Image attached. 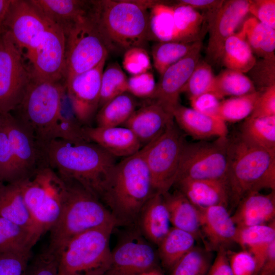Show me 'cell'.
<instances>
[{"instance_id":"obj_1","label":"cell","mask_w":275,"mask_h":275,"mask_svg":"<svg viewBox=\"0 0 275 275\" xmlns=\"http://www.w3.org/2000/svg\"><path fill=\"white\" fill-rule=\"evenodd\" d=\"M42 149L48 166L65 182L77 184L101 200L116 157L92 142L72 144L55 139Z\"/></svg>"},{"instance_id":"obj_6","label":"cell","mask_w":275,"mask_h":275,"mask_svg":"<svg viewBox=\"0 0 275 275\" xmlns=\"http://www.w3.org/2000/svg\"><path fill=\"white\" fill-rule=\"evenodd\" d=\"M32 216L37 240L50 231L59 219L68 193V185L49 166L42 167L31 177L18 181Z\"/></svg>"},{"instance_id":"obj_37","label":"cell","mask_w":275,"mask_h":275,"mask_svg":"<svg viewBox=\"0 0 275 275\" xmlns=\"http://www.w3.org/2000/svg\"><path fill=\"white\" fill-rule=\"evenodd\" d=\"M36 242L29 230L0 216V253L31 251Z\"/></svg>"},{"instance_id":"obj_27","label":"cell","mask_w":275,"mask_h":275,"mask_svg":"<svg viewBox=\"0 0 275 275\" xmlns=\"http://www.w3.org/2000/svg\"><path fill=\"white\" fill-rule=\"evenodd\" d=\"M171 224L173 227L192 234L197 240H202L199 209L179 190L162 194Z\"/></svg>"},{"instance_id":"obj_52","label":"cell","mask_w":275,"mask_h":275,"mask_svg":"<svg viewBox=\"0 0 275 275\" xmlns=\"http://www.w3.org/2000/svg\"><path fill=\"white\" fill-rule=\"evenodd\" d=\"M249 12L260 22L275 29L274 0H249Z\"/></svg>"},{"instance_id":"obj_34","label":"cell","mask_w":275,"mask_h":275,"mask_svg":"<svg viewBox=\"0 0 275 275\" xmlns=\"http://www.w3.org/2000/svg\"><path fill=\"white\" fill-rule=\"evenodd\" d=\"M137 106L136 98L125 92L100 107L96 114V126H121L129 119Z\"/></svg>"},{"instance_id":"obj_60","label":"cell","mask_w":275,"mask_h":275,"mask_svg":"<svg viewBox=\"0 0 275 275\" xmlns=\"http://www.w3.org/2000/svg\"><path fill=\"white\" fill-rule=\"evenodd\" d=\"M3 184V183L2 182V181L0 179V186Z\"/></svg>"},{"instance_id":"obj_51","label":"cell","mask_w":275,"mask_h":275,"mask_svg":"<svg viewBox=\"0 0 275 275\" xmlns=\"http://www.w3.org/2000/svg\"><path fill=\"white\" fill-rule=\"evenodd\" d=\"M227 252L233 275H256V262L251 253L244 250Z\"/></svg>"},{"instance_id":"obj_15","label":"cell","mask_w":275,"mask_h":275,"mask_svg":"<svg viewBox=\"0 0 275 275\" xmlns=\"http://www.w3.org/2000/svg\"><path fill=\"white\" fill-rule=\"evenodd\" d=\"M0 127L9 139L21 180L31 177L40 168L48 166L42 148L33 133L11 113L0 114Z\"/></svg>"},{"instance_id":"obj_57","label":"cell","mask_w":275,"mask_h":275,"mask_svg":"<svg viewBox=\"0 0 275 275\" xmlns=\"http://www.w3.org/2000/svg\"><path fill=\"white\" fill-rule=\"evenodd\" d=\"M178 3L188 5L195 10L202 9L208 11L219 7L224 2L219 0H181Z\"/></svg>"},{"instance_id":"obj_45","label":"cell","mask_w":275,"mask_h":275,"mask_svg":"<svg viewBox=\"0 0 275 275\" xmlns=\"http://www.w3.org/2000/svg\"><path fill=\"white\" fill-rule=\"evenodd\" d=\"M0 179L4 183L21 180L8 136L0 127Z\"/></svg>"},{"instance_id":"obj_58","label":"cell","mask_w":275,"mask_h":275,"mask_svg":"<svg viewBox=\"0 0 275 275\" xmlns=\"http://www.w3.org/2000/svg\"><path fill=\"white\" fill-rule=\"evenodd\" d=\"M12 0H0V34L4 31V22Z\"/></svg>"},{"instance_id":"obj_9","label":"cell","mask_w":275,"mask_h":275,"mask_svg":"<svg viewBox=\"0 0 275 275\" xmlns=\"http://www.w3.org/2000/svg\"><path fill=\"white\" fill-rule=\"evenodd\" d=\"M186 143L174 120L160 135L142 147L155 193L162 195L174 185Z\"/></svg>"},{"instance_id":"obj_55","label":"cell","mask_w":275,"mask_h":275,"mask_svg":"<svg viewBox=\"0 0 275 275\" xmlns=\"http://www.w3.org/2000/svg\"><path fill=\"white\" fill-rule=\"evenodd\" d=\"M227 250V249L221 248L217 251L216 256L207 275H233Z\"/></svg>"},{"instance_id":"obj_49","label":"cell","mask_w":275,"mask_h":275,"mask_svg":"<svg viewBox=\"0 0 275 275\" xmlns=\"http://www.w3.org/2000/svg\"><path fill=\"white\" fill-rule=\"evenodd\" d=\"M31 251L0 253V275H23Z\"/></svg>"},{"instance_id":"obj_18","label":"cell","mask_w":275,"mask_h":275,"mask_svg":"<svg viewBox=\"0 0 275 275\" xmlns=\"http://www.w3.org/2000/svg\"><path fill=\"white\" fill-rule=\"evenodd\" d=\"M157 254L149 243L135 232L124 238L112 251L104 275H139L156 268Z\"/></svg>"},{"instance_id":"obj_54","label":"cell","mask_w":275,"mask_h":275,"mask_svg":"<svg viewBox=\"0 0 275 275\" xmlns=\"http://www.w3.org/2000/svg\"><path fill=\"white\" fill-rule=\"evenodd\" d=\"M189 99L191 108L204 114L218 117L221 99L214 93H205Z\"/></svg>"},{"instance_id":"obj_3","label":"cell","mask_w":275,"mask_h":275,"mask_svg":"<svg viewBox=\"0 0 275 275\" xmlns=\"http://www.w3.org/2000/svg\"><path fill=\"white\" fill-rule=\"evenodd\" d=\"M142 148L114 166L101 200L108 206L117 225L138 219L141 209L154 193Z\"/></svg>"},{"instance_id":"obj_20","label":"cell","mask_w":275,"mask_h":275,"mask_svg":"<svg viewBox=\"0 0 275 275\" xmlns=\"http://www.w3.org/2000/svg\"><path fill=\"white\" fill-rule=\"evenodd\" d=\"M198 209L201 241L206 249L217 252L236 243L237 228L227 208L217 205Z\"/></svg>"},{"instance_id":"obj_31","label":"cell","mask_w":275,"mask_h":275,"mask_svg":"<svg viewBox=\"0 0 275 275\" xmlns=\"http://www.w3.org/2000/svg\"><path fill=\"white\" fill-rule=\"evenodd\" d=\"M174 24L178 41L194 42L201 41L208 31L205 15L191 7L178 3L173 5Z\"/></svg>"},{"instance_id":"obj_21","label":"cell","mask_w":275,"mask_h":275,"mask_svg":"<svg viewBox=\"0 0 275 275\" xmlns=\"http://www.w3.org/2000/svg\"><path fill=\"white\" fill-rule=\"evenodd\" d=\"M148 100L124 124L133 132L142 147L160 135L174 120L172 114L155 101Z\"/></svg>"},{"instance_id":"obj_10","label":"cell","mask_w":275,"mask_h":275,"mask_svg":"<svg viewBox=\"0 0 275 275\" xmlns=\"http://www.w3.org/2000/svg\"><path fill=\"white\" fill-rule=\"evenodd\" d=\"M65 35V83L93 68L108 55V50L88 13Z\"/></svg>"},{"instance_id":"obj_13","label":"cell","mask_w":275,"mask_h":275,"mask_svg":"<svg viewBox=\"0 0 275 275\" xmlns=\"http://www.w3.org/2000/svg\"><path fill=\"white\" fill-rule=\"evenodd\" d=\"M48 24L31 0H12L4 29L26 59L39 45Z\"/></svg>"},{"instance_id":"obj_28","label":"cell","mask_w":275,"mask_h":275,"mask_svg":"<svg viewBox=\"0 0 275 275\" xmlns=\"http://www.w3.org/2000/svg\"><path fill=\"white\" fill-rule=\"evenodd\" d=\"M48 20L65 34L88 12L90 1L31 0Z\"/></svg>"},{"instance_id":"obj_33","label":"cell","mask_w":275,"mask_h":275,"mask_svg":"<svg viewBox=\"0 0 275 275\" xmlns=\"http://www.w3.org/2000/svg\"><path fill=\"white\" fill-rule=\"evenodd\" d=\"M196 239L191 234L171 227L158 246V256L166 268L171 270L176 263L195 246Z\"/></svg>"},{"instance_id":"obj_56","label":"cell","mask_w":275,"mask_h":275,"mask_svg":"<svg viewBox=\"0 0 275 275\" xmlns=\"http://www.w3.org/2000/svg\"><path fill=\"white\" fill-rule=\"evenodd\" d=\"M275 274V241L269 245L267 255L257 275Z\"/></svg>"},{"instance_id":"obj_38","label":"cell","mask_w":275,"mask_h":275,"mask_svg":"<svg viewBox=\"0 0 275 275\" xmlns=\"http://www.w3.org/2000/svg\"><path fill=\"white\" fill-rule=\"evenodd\" d=\"M54 138L72 144L90 142L85 135L84 126L74 113L66 92L56 122Z\"/></svg>"},{"instance_id":"obj_41","label":"cell","mask_w":275,"mask_h":275,"mask_svg":"<svg viewBox=\"0 0 275 275\" xmlns=\"http://www.w3.org/2000/svg\"><path fill=\"white\" fill-rule=\"evenodd\" d=\"M260 93L257 91L221 101L218 117L225 122H236L246 119L252 113Z\"/></svg>"},{"instance_id":"obj_43","label":"cell","mask_w":275,"mask_h":275,"mask_svg":"<svg viewBox=\"0 0 275 275\" xmlns=\"http://www.w3.org/2000/svg\"><path fill=\"white\" fill-rule=\"evenodd\" d=\"M127 77L118 64H108L102 74L99 107L127 92Z\"/></svg>"},{"instance_id":"obj_2","label":"cell","mask_w":275,"mask_h":275,"mask_svg":"<svg viewBox=\"0 0 275 275\" xmlns=\"http://www.w3.org/2000/svg\"><path fill=\"white\" fill-rule=\"evenodd\" d=\"M158 1H90L88 14L109 51L144 47L150 39L149 11Z\"/></svg>"},{"instance_id":"obj_50","label":"cell","mask_w":275,"mask_h":275,"mask_svg":"<svg viewBox=\"0 0 275 275\" xmlns=\"http://www.w3.org/2000/svg\"><path fill=\"white\" fill-rule=\"evenodd\" d=\"M156 86L154 76L149 71L128 78L127 92L135 98L150 99L154 93Z\"/></svg>"},{"instance_id":"obj_17","label":"cell","mask_w":275,"mask_h":275,"mask_svg":"<svg viewBox=\"0 0 275 275\" xmlns=\"http://www.w3.org/2000/svg\"><path fill=\"white\" fill-rule=\"evenodd\" d=\"M107 57L93 68L65 83L74 113L84 127L90 126L99 108L101 77Z\"/></svg>"},{"instance_id":"obj_24","label":"cell","mask_w":275,"mask_h":275,"mask_svg":"<svg viewBox=\"0 0 275 275\" xmlns=\"http://www.w3.org/2000/svg\"><path fill=\"white\" fill-rule=\"evenodd\" d=\"M236 206L231 217L237 228L269 224L275 221V190L267 195L250 193Z\"/></svg>"},{"instance_id":"obj_29","label":"cell","mask_w":275,"mask_h":275,"mask_svg":"<svg viewBox=\"0 0 275 275\" xmlns=\"http://www.w3.org/2000/svg\"><path fill=\"white\" fill-rule=\"evenodd\" d=\"M275 241V221L265 224L237 228L236 243L254 256L257 275L265 261L270 244Z\"/></svg>"},{"instance_id":"obj_35","label":"cell","mask_w":275,"mask_h":275,"mask_svg":"<svg viewBox=\"0 0 275 275\" xmlns=\"http://www.w3.org/2000/svg\"><path fill=\"white\" fill-rule=\"evenodd\" d=\"M241 30L253 53L261 59H275V29L251 17Z\"/></svg>"},{"instance_id":"obj_11","label":"cell","mask_w":275,"mask_h":275,"mask_svg":"<svg viewBox=\"0 0 275 275\" xmlns=\"http://www.w3.org/2000/svg\"><path fill=\"white\" fill-rule=\"evenodd\" d=\"M229 142L227 137L217 138L213 142H186L183 149L175 183L183 179L226 182Z\"/></svg>"},{"instance_id":"obj_39","label":"cell","mask_w":275,"mask_h":275,"mask_svg":"<svg viewBox=\"0 0 275 275\" xmlns=\"http://www.w3.org/2000/svg\"><path fill=\"white\" fill-rule=\"evenodd\" d=\"M201 42H157L152 47L151 52L154 68L162 75L169 67L187 55Z\"/></svg>"},{"instance_id":"obj_42","label":"cell","mask_w":275,"mask_h":275,"mask_svg":"<svg viewBox=\"0 0 275 275\" xmlns=\"http://www.w3.org/2000/svg\"><path fill=\"white\" fill-rule=\"evenodd\" d=\"M211 252L195 245L176 263L170 275H207L212 264Z\"/></svg>"},{"instance_id":"obj_23","label":"cell","mask_w":275,"mask_h":275,"mask_svg":"<svg viewBox=\"0 0 275 275\" xmlns=\"http://www.w3.org/2000/svg\"><path fill=\"white\" fill-rule=\"evenodd\" d=\"M174 185L197 208L221 205L228 209L231 204L230 191L226 181L183 179Z\"/></svg>"},{"instance_id":"obj_30","label":"cell","mask_w":275,"mask_h":275,"mask_svg":"<svg viewBox=\"0 0 275 275\" xmlns=\"http://www.w3.org/2000/svg\"><path fill=\"white\" fill-rule=\"evenodd\" d=\"M0 216L33 231L31 214L22 197L18 181L0 186Z\"/></svg>"},{"instance_id":"obj_61","label":"cell","mask_w":275,"mask_h":275,"mask_svg":"<svg viewBox=\"0 0 275 275\" xmlns=\"http://www.w3.org/2000/svg\"><path fill=\"white\" fill-rule=\"evenodd\" d=\"M273 275H275V274H273Z\"/></svg>"},{"instance_id":"obj_47","label":"cell","mask_w":275,"mask_h":275,"mask_svg":"<svg viewBox=\"0 0 275 275\" xmlns=\"http://www.w3.org/2000/svg\"><path fill=\"white\" fill-rule=\"evenodd\" d=\"M256 89L261 91L275 85V59H261L248 72Z\"/></svg>"},{"instance_id":"obj_26","label":"cell","mask_w":275,"mask_h":275,"mask_svg":"<svg viewBox=\"0 0 275 275\" xmlns=\"http://www.w3.org/2000/svg\"><path fill=\"white\" fill-rule=\"evenodd\" d=\"M138 219L144 236L158 245L171 228L162 194L154 193L151 196L141 209Z\"/></svg>"},{"instance_id":"obj_40","label":"cell","mask_w":275,"mask_h":275,"mask_svg":"<svg viewBox=\"0 0 275 275\" xmlns=\"http://www.w3.org/2000/svg\"><path fill=\"white\" fill-rule=\"evenodd\" d=\"M249 77L240 72L226 69L215 76L213 93L224 97L240 96L257 91Z\"/></svg>"},{"instance_id":"obj_22","label":"cell","mask_w":275,"mask_h":275,"mask_svg":"<svg viewBox=\"0 0 275 275\" xmlns=\"http://www.w3.org/2000/svg\"><path fill=\"white\" fill-rule=\"evenodd\" d=\"M84 130L89 142L96 144L116 157L130 156L142 148L133 132L125 126H84Z\"/></svg>"},{"instance_id":"obj_8","label":"cell","mask_w":275,"mask_h":275,"mask_svg":"<svg viewBox=\"0 0 275 275\" xmlns=\"http://www.w3.org/2000/svg\"><path fill=\"white\" fill-rule=\"evenodd\" d=\"M115 227L89 230L70 240L59 255V275H104L111 264Z\"/></svg>"},{"instance_id":"obj_46","label":"cell","mask_w":275,"mask_h":275,"mask_svg":"<svg viewBox=\"0 0 275 275\" xmlns=\"http://www.w3.org/2000/svg\"><path fill=\"white\" fill-rule=\"evenodd\" d=\"M59 256L48 247L28 264L23 275H59Z\"/></svg>"},{"instance_id":"obj_12","label":"cell","mask_w":275,"mask_h":275,"mask_svg":"<svg viewBox=\"0 0 275 275\" xmlns=\"http://www.w3.org/2000/svg\"><path fill=\"white\" fill-rule=\"evenodd\" d=\"M21 50L6 31L0 34V114L14 111L31 80Z\"/></svg>"},{"instance_id":"obj_19","label":"cell","mask_w":275,"mask_h":275,"mask_svg":"<svg viewBox=\"0 0 275 275\" xmlns=\"http://www.w3.org/2000/svg\"><path fill=\"white\" fill-rule=\"evenodd\" d=\"M201 42L187 55L169 67L160 75L151 99L172 114L179 104L180 95L201 58Z\"/></svg>"},{"instance_id":"obj_4","label":"cell","mask_w":275,"mask_h":275,"mask_svg":"<svg viewBox=\"0 0 275 275\" xmlns=\"http://www.w3.org/2000/svg\"><path fill=\"white\" fill-rule=\"evenodd\" d=\"M226 183L231 204L263 189L275 190V154L243 139L229 140Z\"/></svg>"},{"instance_id":"obj_32","label":"cell","mask_w":275,"mask_h":275,"mask_svg":"<svg viewBox=\"0 0 275 275\" xmlns=\"http://www.w3.org/2000/svg\"><path fill=\"white\" fill-rule=\"evenodd\" d=\"M256 61L242 30L235 33L225 41L220 62L227 69L247 73Z\"/></svg>"},{"instance_id":"obj_25","label":"cell","mask_w":275,"mask_h":275,"mask_svg":"<svg viewBox=\"0 0 275 275\" xmlns=\"http://www.w3.org/2000/svg\"><path fill=\"white\" fill-rule=\"evenodd\" d=\"M172 115L179 128L195 139L227 137L226 122L218 117L204 114L180 103L174 108Z\"/></svg>"},{"instance_id":"obj_7","label":"cell","mask_w":275,"mask_h":275,"mask_svg":"<svg viewBox=\"0 0 275 275\" xmlns=\"http://www.w3.org/2000/svg\"><path fill=\"white\" fill-rule=\"evenodd\" d=\"M66 91L64 80L31 79L21 101L14 110L13 116L33 133L41 148L55 140V127Z\"/></svg>"},{"instance_id":"obj_16","label":"cell","mask_w":275,"mask_h":275,"mask_svg":"<svg viewBox=\"0 0 275 275\" xmlns=\"http://www.w3.org/2000/svg\"><path fill=\"white\" fill-rule=\"evenodd\" d=\"M249 1H224L218 8L205 15L207 22L209 40L206 50L207 62L217 63L226 40L249 13Z\"/></svg>"},{"instance_id":"obj_44","label":"cell","mask_w":275,"mask_h":275,"mask_svg":"<svg viewBox=\"0 0 275 275\" xmlns=\"http://www.w3.org/2000/svg\"><path fill=\"white\" fill-rule=\"evenodd\" d=\"M214 78L210 64L200 59L182 93H187L189 98L205 93H213Z\"/></svg>"},{"instance_id":"obj_59","label":"cell","mask_w":275,"mask_h":275,"mask_svg":"<svg viewBox=\"0 0 275 275\" xmlns=\"http://www.w3.org/2000/svg\"><path fill=\"white\" fill-rule=\"evenodd\" d=\"M139 275H163V273L158 270L157 268H155L151 270L145 271Z\"/></svg>"},{"instance_id":"obj_48","label":"cell","mask_w":275,"mask_h":275,"mask_svg":"<svg viewBox=\"0 0 275 275\" xmlns=\"http://www.w3.org/2000/svg\"><path fill=\"white\" fill-rule=\"evenodd\" d=\"M122 65L131 75L149 71L152 68L149 53L143 47H134L125 51Z\"/></svg>"},{"instance_id":"obj_14","label":"cell","mask_w":275,"mask_h":275,"mask_svg":"<svg viewBox=\"0 0 275 275\" xmlns=\"http://www.w3.org/2000/svg\"><path fill=\"white\" fill-rule=\"evenodd\" d=\"M65 42L63 31L48 20V26L39 45L26 58L32 79L64 80Z\"/></svg>"},{"instance_id":"obj_36","label":"cell","mask_w":275,"mask_h":275,"mask_svg":"<svg viewBox=\"0 0 275 275\" xmlns=\"http://www.w3.org/2000/svg\"><path fill=\"white\" fill-rule=\"evenodd\" d=\"M240 135L246 141L275 154V116L245 119Z\"/></svg>"},{"instance_id":"obj_5","label":"cell","mask_w":275,"mask_h":275,"mask_svg":"<svg viewBox=\"0 0 275 275\" xmlns=\"http://www.w3.org/2000/svg\"><path fill=\"white\" fill-rule=\"evenodd\" d=\"M67 184L64 208L50 230L48 248L59 255L76 236L94 229L117 225L111 212L99 199L77 184Z\"/></svg>"},{"instance_id":"obj_53","label":"cell","mask_w":275,"mask_h":275,"mask_svg":"<svg viewBox=\"0 0 275 275\" xmlns=\"http://www.w3.org/2000/svg\"><path fill=\"white\" fill-rule=\"evenodd\" d=\"M275 116V85L261 91L251 117Z\"/></svg>"}]
</instances>
